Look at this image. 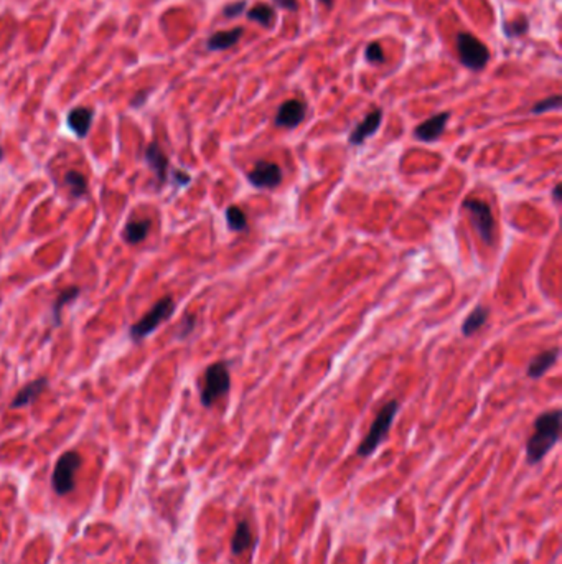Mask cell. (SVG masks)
Masks as SVG:
<instances>
[{
	"label": "cell",
	"instance_id": "6da1fadb",
	"mask_svg": "<svg viewBox=\"0 0 562 564\" xmlns=\"http://www.w3.org/2000/svg\"><path fill=\"white\" fill-rule=\"evenodd\" d=\"M561 416V409H552L536 417L535 432L526 442V462L529 465L539 464L559 442Z\"/></svg>",
	"mask_w": 562,
	"mask_h": 564
},
{
	"label": "cell",
	"instance_id": "7a4b0ae2",
	"mask_svg": "<svg viewBox=\"0 0 562 564\" xmlns=\"http://www.w3.org/2000/svg\"><path fill=\"white\" fill-rule=\"evenodd\" d=\"M399 404L398 401H389L387 404H384V408L378 413L374 417L373 424H371L370 431L365 436V439L361 441V444L358 445L357 454L359 457H368L374 452L376 449L381 445V442L386 439L387 432H389L391 426L394 423V417L398 415Z\"/></svg>",
	"mask_w": 562,
	"mask_h": 564
},
{
	"label": "cell",
	"instance_id": "3957f363",
	"mask_svg": "<svg viewBox=\"0 0 562 564\" xmlns=\"http://www.w3.org/2000/svg\"><path fill=\"white\" fill-rule=\"evenodd\" d=\"M457 53L460 63L472 71H482L490 62V50L487 45L468 32L457 35Z\"/></svg>",
	"mask_w": 562,
	"mask_h": 564
},
{
	"label": "cell",
	"instance_id": "277c9868",
	"mask_svg": "<svg viewBox=\"0 0 562 564\" xmlns=\"http://www.w3.org/2000/svg\"><path fill=\"white\" fill-rule=\"evenodd\" d=\"M173 310H175V302H173L172 297L160 299L159 302L153 304L152 309L149 310L139 322L131 327V330H129L131 339L134 340V342H140L145 336L151 335L155 328H159L160 323H164L165 320L172 317Z\"/></svg>",
	"mask_w": 562,
	"mask_h": 564
},
{
	"label": "cell",
	"instance_id": "5b68a950",
	"mask_svg": "<svg viewBox=\"0 0 562 564\" xmlns=\"http://www.w3.org/2000/svg\"><path fill=\"white\" fill-rule=\"evenodd\" d=\"M231 388V376H229L228 365L218 362L209 365L205 371V387L201 389V404L205 408L214 404L218 397L225 396Z\"/></svg>",
	"mask_w": 562,
	"mask_h": 564
},
{
	"label": "cell",
	"instance_id": "8992f818",
	"mask_svg": "<svg viewBox=\"0 0 562 564\" xmlns=\"http://www.w3.org/2000/svg\"><path fill=\"white\" fill-rule=\"evenodd\" d=\"M462 208L467 210L468 214H470L473 228L482 238V241L485 245L491 246L493 241H495V218H493L488 203L480 200V198L468 197L463 200Z\"/></svg>",
	"mask_w": 562,
	"mask_h": 564
},
{
	"label": "cell",
	"instance_id": "52a82bcc",
	"mask_svg": "<svg viewBox=\"0 0 562 564\" xmlns=\"http://www.w3.org/2000/svg\"><path fill=\"white\" fill-rule=\"evenodd\" d=\"M81 467V457L78 452L70 450L64 452L56 462L53 476H51V487L58 495H66L75 489V476Z\"/></svg>",
	"mask_w": 562,
	"mask_h": 564
},
{
	"label": "cell",
	"instance_id": "ba28073f",
	"mask_svg": "<svg viewBox=\"0 0 562 564\" xmlns=\"http://www.w3.org/2000/svg\"><path fill=\"white\" fill-rule=\"evenodd\" d=\"M248 180L256 188H276L282 182V169L274 162L261 160L248 173Z\"/></svg>",
	"mask_w": 562,
	"mask_h": 564
},
{
	"label": "cell",
	"instance_id": "9c48e42d",
	"mask_svg": "<svg viewBox=\"0 0 562 564\" xmlns=\"http://www.w3.org/2000/svg\"><path fill=\"white\" fill-rule=\"evenodd\" d=\"M307 116V104L301 99H289L279 106V111L274 119V124L277 127L294 129L298 124L304 123Z\"/></svg>",
	"mask_w": 562,
	"mask_h": 564
},
{
	"label": "cell",
	"instance_id": "30bf717a",
	"mask_svg": "<svg viewBox=\"0 0 562 564\" xmlns=\"http://www.w3.org/2000/svg\"><path fill=\"white\" fill-rule=\"evenodd\" d=\"M448 119H450V112H439V114L429 117L422 124H419L414 129V137L420 142H434L442 136L446 131Z\"/></svg>",
	"mask_w": 562,
	"mask_h": 564
},
{
	"label": "cell",
	"instance_id": "8fae6325",
	"mask_svg": "<svg viewBox=\"0 0 562 564\" xmlns=\"http://www.w3.org/2000/svg\"><path fill=\"white\" fill-rule=\"evenodd\" d=\"M383 123V109H374L370 114L365 116L361 123L357 124V127L350 132L348 142L351 145H361L363 142L370 137H373L378 132L379 125Z\"/></svg>",
	"mask_w": 562,
	"mask_h": 564
},
{
	"label": "cell",
	"instance_id": "7c38bea8",
	"mask_svg": "<svg viewBox=\"0 0 562 564\" xmlns=\"http://www.w3.org/2000/svg\"><path fill=\"white\" fill-rule=\"evenodd\" d=\"M145 162H147L152 172L155 173V178L159 180V184L164 185L165 180H167L168 159L159 144L152 142V144L147 145V149H145Z\"/></svg>",
	"mask_w": 562,
	"mask_h": 564
},
{
	"label": "cell",
	"instance_id": "4fadbf2b",
	"mask_svg": "<svg viewBox=\"0 0 562 564\" xmlns=\"http://www.w3.org/2000/svg\"><path fill=\"white\" fill-rule=\"evenodd\" d=\"M242 34H244V28L236 27L231 28V30H223V32H216L208 38L206 42V48L209 51H223L228 50L236 45L242 38Z\"/></svg>",
	"mask_w": 562,
	"mask_h": 564
},
{
	"label": "cell",
	"instance_id": "5bb4252c",
	"mask_svg": "<svg viewBox=\"0 0 562 564\" xmlns=\"http://www.w3.org/2000/svg\"><path fill=\"white\" fill-rule=\"evenodd\" d=\"M92 117H94V112L90 108H76L68 114V125L76 136L83 139L90 132Z\"/></svg>",
	"mask_w": 562,
	"mask_h": 564
},
{
	"label": "cell",
	"instance_id": "9a60e30c",
	"mask_svg": "<svg viewBox=\"0 0 562 564\" xmlns=\"http://www.w3.org/2000/svg\"><path fill=\"white\" fill-rule=\"evenodd\" d=\"M557 356H559V348H551V350H546L541 353V355L535 356V358L531 360V363H529L528 367V376L533 380H537L541 378V376L544 375L546 371L549 370V368L552 367L554 363L557 362Z\"/></svg>",
	"mask_w": 562,
	"mask_h": 564
},
{
	"label": "cell",
	"instance_id": "2e32d148",
	"mask_svg": "<svg viewBox=\"0 0 562 564\" xmlns=\"http://www.w3.org/2000/svg\"><path fill=\"white\" fill-rule=\"evenodd\" d=\"M48 387V380L47 378H38L31 383H28L25 388L20 389V393L14 397L12 401V408H23V406L34 403V401L45 391V388Z\"/></svg>",
	"mask_w": 562,
	"mask_h": 564
},
{
	"label": "cell",
	"instance_id": "e0dca14e",
	"mask_svg": "<svg viewBox=\"0 0 562 564\" xmlns=\"http://www.w3.org/2000/svg\"><path fill=\"white\" fill-rule=\"evenodd\" d=\"M251 545H253V530H251L248 520H241L238 523L236 531H234V537L231 539L233 554H241Z\"/></svg>",
	"mask_w": 562,
	"mask_h": 564
},
{
	"label": "cell",
	"instance_id": "ac0fdd59",
	"mask_svg": "<svg viewBox=\"0 0 562 564\" xmlns=\"http://www.w3.org/2000/svg\"><path fill=\"white\" fill-rule=\"evenodd\" d=\"M246 17L251 22H256L259 25L269 28L274 25V20H276V10L274 7H270L269 3H256L254 7L246 12Z\"/></svg>",
	"mask_w": 562,
	"mask_h": 564
},
{
	"label": "cell",
	"instance_id": "d6986e66",
	"mask_svg": "<svg viewBox=\"0 0 562 564\" xmlns=\"http://www.w3.org/2000/svg\"><path fill=\"white\" fill-rule=\"evenodd\" d=\"M488 319V309L483 306H476L473 312H470V315H467V319L463 320L462 323V334L465 336H472L475 335L476 332L480 330L485 326Z\"/></svg>",
	"mask_w": 562,
	"mask_h": 564
},
{
	"label": "cell",
	"instance_id": "ffe728a7",
	"mask_svg": "<svg viewBox=\"0 0 562 564\" xmlns=\"http://www.w3.org/2000/svg\"><path fill=\"white\" fill-rule=\"evenodd\" d=\"M151 225H152L151 220L129 221L124 228V239L129 243V245H139V243L144 241L145 236L149 234Z\"/></svg>",
	"mask_w": 562,
	"mask_h": 564
},
{
	"label": "cell",
	"instance_id": "44dd1931",
	"mask_svg": "<svg viewBox=\"0 0 562 564\" xmlns=\"http://www.w3.org/2000/svg\"><path fill=\"white\" fill-rule=\"evenodd\" d=\"M64 182H66V185L70 186V192L73 197L78 198L86 193L88 180L83 173L76 172V170H71V172H68L66 175H64Z\"/></svg>",
	"mask_w": 562,
	"mask_h": 564
},
{
	"label": "cell",
	"instance_id": "7402d4cb",
	"mask_svg": "<svg viewBox=\"0 0 562 564\" xmlns=\"http://www.w3.org/2000/svg\"><path fill=\"white\" fill-rule=\"evenodd\" d=\"M226 221H228V228L231 231H244L248 228V218H246V213L240 206H229L226 210Z\"/></svg>",
	"mask_w": 562,
	"mask_h": 564
},
{
	"label": "cell",
	"instance_id": "603a6c76",
	"mask_svg": "<svg viewBox=\"0 0 562 564\" xmlns=\"http://www.w3.org/2000/svg\"><path fill=\"white\" fill-rule=\"evenodd\" d=\"M79 295V287L73 286V287H68V289H64L60 292L58 299H56L55 306H53V315H55V323L58 326L60 322H62V319H60V314H62V309L64 306H66L68 302H71V300H75L76 297Z\"/></svg>",
	"mask_w": 562,
	"mask_h": 564
},
{
	"label": "cell",
	"instance_id": "cb8c5ba5",
	"mask_svg": "<svg viewBox=\"0 0 562 564\" xmlns=\"http://www.w3.org/2000/svg\"><path fill=\"white\" fill-rule=\"evenodd\" d=\"M528 30H529V20L526 15H520V17L511 20V22L503 27L504 35H507L508 38H518V36H523Z\"/></svg>",
	"mask_w": 562,
	"mask_h": 564
},
{
	"label": "cell",
	"instance_id": "d4e9b609",
	"mask_svg": "<svg viewBox=\"0 0 562 564\" xmlns=\"http://www.w3.org/2000/svg\"><path fill=\"white\" fill-rule=\"evenodd\" d=\"M561 96L554 95L549 97H544V99L537 101L535 106L531 108V114H543V112L548 111H557L561 108Z\"/></svg>",
	"mask_w": 562,
	"mask_h": 564
},
{
	"label": "cell",
	"instance_id": "484cf974",
	"mask_svg": "<svg viewBox=\"0 0 562 564\" xmlns=\"http://www.w3.org/2000/svg\"><path fill=\"white\" fill-rule=\"evenodd\" d=\"M365 58L368 63H374V64L386 63V55H384L381 43L371 42L370 45H368L365 50Z\"/></svg>",
	"mask_w": 562,
	"mask_h": 564
},
{
	"label": "cell",
	"instance_id": "4316f807",
	"mask_svg": "<svg viewBox=\"0 0 562 564\" xmlns=\"http://www.w3.org/2000/svg\"><path fill=\"white\" fill-rule=\"evenodd\" d=\"M246 9H248V2L246 0H236V2L228 3V5L223 9V15L226 19H236L240 15L246 14Z\"/></svg>",
	"mask_w": 562,
	"mask_h": 564
},
{
	"label": "cell",
	"instance_id": "83f0119b",
	"mask_svg": "<svg viewBox=\"0 0 562 564\" xmlns=\"http://www.w3.org/2000/svg\"><path fill=\"white\" fill-rule=\"evenodd\" d=\"M193 328H195V315H188V317H185L183 322H181V330L179 332L180 339L192 334Z\"/></svg>",
	"mask_w": 562,
	"mask_h": 564
},
{
	"label": "cell",
	"instance_id": "f1b7e54d",
	"mask_svg": "<svg viewBox=\"0 0 562 564\" xmlns=\"http://www.w3.org/2000/svg\"><path fill=\"white\" fill-rule=\"evenodd\" d=\"M274 3H276L277 7H281V9L289 10V12H295L298 9L297 0H274Z\"/></svg>",
	"mask_w": 562,
	"mask_h": 564
},
{
	"label": "cell",
	"instance_id": "f546056e",
	"mask_svg": "<svg viewBox=\"0 0 562 564\" xmlns=\"http://www.w3.org/2000/svg\"><path fill=\"white\" fill-rule=\"evenodd\" d=\"M173 178H175L177 180V184H179L180 186H183V185H188L190 184V180H192V178H190V175L188 173H185V172H179V170H175V172H173Z\"/></svg>",
	"mask_w": 562,
	"mask_h": 564
},
{
	"label": "cell",
	"instance_id": "4dcf8cb0",
	"mask_svg": "<svg viewBox=\"0 0 562 564\" xmlns=\"http://www.w3.org/2000/svg\"><path fill=\"white\" fill-rule=\"evenodd\" d=\"M145 97H147V93H145V91L139 93V95H137V96L134 97V101H132V106H136V108L142 106L144 101H145Z\"/></svg>",
	"mask_w": 562,
	"mask_h": 564
},
{
	"label": "cell",
	"instance_id": "1f68e13d",
	"mask_svg": "<svg viewBox=\"0 0 562 564\" xmlns=\"http://www.w3.org/2000/svg\"><path fill=\"white\" fill-rule=\"evenodd\" d=\"M552 197L556 203L561 201V185H556V188H554V192H552Z\"/></svg>",
	"mask_w": 562,
	"mask_h": 564
},
{
	"label": "cell",
	"instance_id": "d6a6232c",
	"mask_svg": "<svg viewBox=\"0 0 562 564\" xmlns=\"http://www.w3.org/2000/svg\"><path fill=\"white\" fill-rule=\"evenodd\" d=\"M318 2H320V3H323V5L330 7V5H331V3H333V0H318Z\"/></svg>",
	"mask_w": 562,
	"mask_h": 564
},
{
	"label": "cell",
	"instance_id": "836d02e7",
	"mask_svg": "<svg viewBox=\"0 0 562 564\" xmlns=\"http://www.w3.org/2000/svg\"><path fill=\"white\" fill-rule=\"evenodd\" d=\"M2 159H3V150L0 149V160H2Z\"/></svg>",
	"mask_w": 562,
	"mask_h": 564
}]
</instances>
